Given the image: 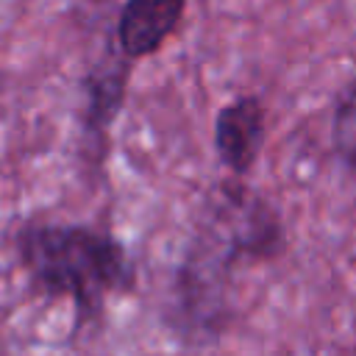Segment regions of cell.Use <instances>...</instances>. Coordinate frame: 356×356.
I'll return each mask as SVG.
<instances>
[{"mask_svg":"<svg viewBox=\"0 0 356 356\" xmlns=\"http://www.w3.org/2000/svg\"><path fill=\"white\" fill-rule=\"evenodd\" d=\"M125 78H128V67L125 64H106L100 67L95 75H89L86 81V114H83V122H86V131L92 134H103L117 111H120V103L125 97Z\"/></svg>","mask_w":356,"mask_h":356,"instance_id":"obj_4","label":"cell"},{"mask_svg":"<svg viewBox=\"0 0 356 356\" xmlns=\"http://www.w3.org/2000/svg\"><path fill=\"white\" fill-rule=\"evenodd\" d=\"M95 3H100V0H95Z\"/></svg>","mask_w":356,"mask_h":356,"instance_id":"obj_6","label":"cell"},{"mask_svg":"<svg viewBox=\"0 0 356 356\" xmlns=\"http://www.w3.org/2000/svg\"><path fill=\"white\" fill-rule=\"evenodd\" d=\"M14 250L33 289L50 298H70L78 320H95L108 298L136 284L128 250L108 234L72 222H25Z\"/></svg>","mask_w":356,"mask_h":356,"instance_id":"obj_1","label":"cell"},{"mask_svg":"<svg viewBox=\"0 0 356 356\" xmlns=\"http://www.w3.org/2000/svg\"><path fill=\"white\" fill-rule=\"evenodd\" d=\"M186 0H128L120 11L117 42L125 58L156 53L178 28Z\"/></svg>","mask_w":356,"mask_h":356,"instance_id":"obj_3","label":"cell"},{"mask_svg":"<svg viewBox=\"0 0 356 356\" xmlns=\"http://www.w3.org/2000/svg\"><path fill=\"white\" fill-rule=\"evenodd\" d=\"M264 145V108L256 97H236L220 108L214 122V147L220 161L242 175L253 167Z\"/></svg>","mask_w":356,"mask_h":356,"instance_id":"obj_2","label":"cell"},{"mask_svg":"<svg viewBox=\"0 0 356 356\" xmlns=\"http://www.w3.org/2000/svg\"><path fill=\"white\" fill-rule=\"evenodd\" d=\"M334 147L356 172V83L339 97L334 111Z\"/></svg>","mask_w":356,"mask_h":356,"instance_id":"obj_5","label":"cell"}]
</instances>
